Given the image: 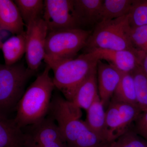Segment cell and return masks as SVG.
Segmentation results:
<instances>
[{
    "mask_svg": "<svg viewBox=\"0 0 147 147\" xmlns=\"http://www.w3.org/2000/svg\"><path fill=\"white\" fill-rule=\"evenodd\" d=\"M48 115L57 124L69 147H107L110 144L80 119L81 109L59 95L52 97Z\"/></svg>",
    "mask_w": 147,
    "mask_h": 147,
    "instance_id": "cell-1",
    "label": "cell"
},
{
    "mask_svg": "<svg viewBox=\"0 0 147 147\" xmlns=\"http://www.w3.org/2000/svg\"><path fill=\"white\" fill-rule=\"evenodd\" d=\"M46 65L44 71L25 92L17 104L14 120L21 128L32 125L46 117L49 113L52 93L55 88Z\"/></svg>",
    "mask_w": 147,
    "mask_h": 147,
    "instance_id": "cell-2",
    "label": "cell"
},
{
    "mask_svg": "<svg viewBox=\"0 0 147 147\" xmlns=\"http://www.w3.org/2000/svg\"><path fill=\"white\" fill-rule=\"evenodd\" d=\"M98 60L91 52L48 65L54 73L55 88L71 102L77 89L94 69Z\"/></svg>",
    "mask_w": 147,
    "mask_h": 147,
    "instance_id": "cell-3",
    "label": "cell"
},
{
    "mask_svg": "<svg viewBox=\"0 0 147 147\" xmlns=\"http://www.w3.org/2000/svg\"><path fill=\"white\" fill-rule=\"evenodd\" d=\"M131 28L128 15L99 22L94 27L88 39L84 48V53L96 49L137 50L130 39Z\"/></svg>",
    "mask_w": 147,
    "mask_h": 147,
    "instance_id": "cell-4",
    "label": "cell"
},
{
    "mask_svg": "<svg viewBox=\"0 0 147 147\" xmlns=\"http://www.w3.org/2000/svg\"><path fill=\"white\" fill-rule=\"evenodd\" d=\"M92 32L79 28L49 32L44 61L50 65L75 58L85 47Z\"/></svg>",
    "mask_w": 147,
    "mask_h": 147,
    "instance_id": "cell-5",
    "label": "cell"
},
{
    "mask_svg": "<svg viewBox=\"0 0 147 147\" xmlns=\"http://www.w3.org/2000/svg\"><path fill=\"white\" fill-rule=\"evenodd\" d=\"M36 71L26 67L24 63L0 65V110L5 115L16 106L23 97L29 79Z\"/></svg>",
    "mask_w": 147,
    "mask_h": 147,
    "instance_id": "cell-6",
    "label": "cell"
},
{
    "mask_svg": "<svg viewBox=\"0 0 147 147\" xmlns=\"http://www.w3.org/2000/svg\"><path fill=\"white\" fill-rule=\"evenodd\" d=\"M26 28V61L28 67L36 71L45 58V44L49 32L42 17L30 22Z\"/></svg>",
    "mask_w": 147,
    "mask_h": 147,
    "instance_id": "cell-7",
    "label": "cell"
},
{
    "mask_svg": "<svg viewBox=\"0 0 147 147\" xmlns=\"http://www.w3.org/2000/svg\"><path fill=\"white\" fill-rule=\"evenodd\" d=\"M42 18L49 32L79 28L74 13L73 0L44 1Z\"/></svg>",
    "mask_w": 147,
    "mask_h": 147,
    "instance_id": "cell-8",
    "label": "cell"
},
{
    "mask_svg": "<svg viewBox=\"0 0 147 147\" xmlns=\"http://www.w3.org/2000/svg\"><path fill=\"white\" fill-rule=\"evenodd\" d=\"M90 52L93 54L98 60L106 61L123 74L132 73L140 66L145 55V53L137 50L96 49Z\"/></svg>",
    "mask_w": 147,
    "mask_h": 147,
    "instance_id": "cell-9",
    "label": "cell"
},
{
    "mask_svg": "<svg viewBox=\"0 0 147 147\" xmlns=\"http://www.w3.org/2000/svg\"><path fill=\"white\" fill-rule=\"evenodd\" d=\"M98 88L104 107L108 106L121 79L123 73L110 64L98 60L96 66Z\"/></svg>",
    "mask_w": 147,
    "mask_h": 147,
    "instance_id": "cell-10",
    "label": "cell"
},
{
    "mask_svg": "<svg viewBox=\"0 0 147 147\" xmlns=\"http://www.w3.org/2000/svg\"><path fill=\"white\" fill-rule=\"evenodd\" d=\"M0 147H34L30 135L24 132L14 119L0 114Z\"/></svg>",
    "mask_w": 147,
    "mask_h": 147,
    "instance_id": "cell-11",
    "label": "cell"
},
{
    "mask_svg": "<svg viewBox=\"0 0 147 147\" xmlns=\"http://www.w3.org/2000/svg\"><path fill=\"white\" fill-rule=\"evenodd\" d=\"M103 1L102 0H73L74 13L79 28L94 27L100 22Z\"/></svg>",
    "mask_w": 147,
    "mask_h": 147,
    "instance_id": "cell-12",
    "label": "cell"
},
{
    "mask_svg": "<svg viewBox=\"0 0 147 147\" xmlns=\"http://www.w3.org/2000/svg\"><path fill=\"white\" fill-rule=\"evenodd\" d=\"M25 23L14 1L0 0V30L14 35L24 32Z\"/></svg>",
    "mask_w": 147,
    "mask_h": 147,
    "instance_id": "cell-13",
    "label": "cell"
},
{
    "mask_svg": "<svg viewBox=\"0 0 147 147\" xmlns=\"http://www.w3.org/2000/svg\"><path fill=\"white\" fill-rule=\"evenodd\" d=\"M98 96L96 67L79 86L70 102L87 111Z\"/></svg>",
    "mask_w": 147,
    "mask_h": 147,
    "instance_id": "cell-14",
    "label": "cell"
},
{
    "mask_svg": "<svg viewBox=\"0 0 147 147\" xmlns=\"http://www.w3.org/2000/svg\"><path fill=\"white\" fill-rule=\"evenodd\" d=\"M5 64L11 65L18 62L24 54L26 48V31L9 38L1 44Z\"/></svg>",
    "mask_w": 147,
    "mask_h": 147,
    "instance_id": "cell-15",
    "label": "cell"
},
{
    "mask_svg": "<svg viewBox=\"0 0 147 147\" xmlns=\"http://www.w3.org/2000/svg\"><path fill=\"white\" fill-rule=\"evenodd\" d=\"M104 106L99 96L87 110L86 119L85 121L89 128L98 137L108 142L105 131V112Z\"/></svg>",
    "mask_w": 147,
    "mask_h": 147,
    "instance_id": "cell-16",
    "label": "cell"
},
{
    "mask_svg": "<svg viewBox=\"0 0 147 147\" xmlns=\"http://www.w3.org/2000/svg\"><path fill=\"white\" fill-rule=\"evenodd\" d=\"M108 107L105 112V131L110 143L128 130L124 126L115 102L111 100Z\"/></svg>",
    "mask_w": 147,
    "mask_h": 147,
    "instance_id": "cell-17",
    "label": "cell"
},
{
    "mask_svg": "<svg viewBox=\"0 0 147 147\" xmlns=\"http://www.w3.org/2000/svg\"><path fill=\"white\" fill-rule=\"evenodd\" d=\"M135 0H105L102 3L100 22L111 21L128 15Z\"/></svg>",
    "mask_w": 147,
    "mask_h": 147,
    "instance_id": "cell-18",
    "label": "cell"
},
{
    "mask_svg": "<svg viewBox=\"0 0 147 147\" xmlns=\"http://www.w3.org/2000/svg\"><path fill=\"white\" fill-rule=\"evenodd\" d=\"M111 100L137 105L135 82L132 73L123 74Z\"/></svg>",
    "mask_w": 147,
    "mask_h": 147,
    "instance_id": "cell-19",
    "label": "cell"
},
{
    "mask_svg": "<svg viewBox=\"0 0 147 147\" xmlns=\"http://www.w3.org/2000/svg\"><path fill=\"white\" fill-rule=\"evenodd\" d=\"M26 27L31 21L42 17L44 1L42 0H15Z\"/></svg>",
    "mask_w": 147,
    "mask_h": 147,
    "instance_id": "cell-20",
    "label": "cell"
},
{
    "mask_svg": "<svg viewBox=\"0 0 147 147\" xmlns=\"http://www.w3.org/2000/svg\"><path fill=\"white\" fill-rule=\"evenodd\" d=\"M131 73L135 82L137 105L144 112L147 110V74L141 66Z\"/></svg>",
    "mask_w": 147,
    "mask_h": 147,
    "instance_id": "cell-21",
    "label": "cell"
},
{
    "mask_svg": "<svg viewBox=\"0 0 147 147\" xmlns=\"http://www.w3.org/2000/svg\"><path fill=\"white\" fill-rule=\"evenodd\" d=\"M115 103L124 126L127 130L131 128L142 113L138 105L111 100Z\"/></svg>",
    "mask_w": 147,
    "mask_h": 147,
    "instance_id": "cell-22",
    "label": "cell"
},
{
    "mask_svg": "<svg viewBox=\"0 0 147 147\" xmlns=\"http://www.w3.org/2000/svg\"><path fill=\"white\" fill-rule=\"evenodd\" d=\"M107 147H147V141L131 128L110 143Z\"/></svg>",
    "mask_w": 147,
    "mask_h": 147,
    "instance_id": "cell-23",
    "label": "cell"
},
{
    "mask_svg": "<svg viewBox=\"0 0 147 147\" xmlns=\"http://www.w3.org/2000/svg\"><path fill=\"white\" fill-rule=\"evenodd\" d=\"M128 16L131 27L147 25V0H135Z\"/></svg>",
    "mask_w": 147,
    "mask_h": 147,
    "instance_id": "cell-24",
    "label": "cell"
},
{
    "mask_svg": "<svg viewBox=\"0 0 147 147\" xmlns=\"http://www.w3.org/2000/svg\"><path fill=\"white\" fill-rule=\"evenodd\" d=\"M130 35L133 47L145 54L147 51V25L131 27Z\"/></svg>",
    "mask_w": 147,
    "mask_h": 147,
    "instance_id": "cell-25",
    "label": "cell"
},
{
    "mask_svg": "<svg viewBox=\"0 0 147 147\" xmlns=\"http://www.w3.org/2000/svg\"><path fill=\"white\" fill-rule=\"evenodd\" d=\"M131 128L137 134L147 141V110L141 113Z\"/></svg>",
    "mask_w": 147,
    "mask_h": 147,
    "instance_id": "cell-26",
    "label": "cell"
},
{
    "mask_svg": "<svg viewBox=\"0 0 147 147\" xmlns=\"http://www.w3.org/2000/svg\"><path fill=\"white\" fill-rule=\"evenodd\" d=\"M36 147H69L64 138L53 137L42 141Z\"/></svg>",
    "mask_w": 147,
    "mask_h": 147,
    "instance_id": "cell-27",
    "label": "cell"
},
{
    "mask_svg": "<svg viewBox=\"0 0 147 147\" xmlns=\"http://www.w3.org/2000/svg\"><path fill=\"white\" fill-rule=\"evenodd\" d=\"M141 67L143 71L147 74V51L145 53L144 58L142 59Z\"/></svg>",
    "mask_w": 147,
    "mask_h": 147,
    "instance_id": "cell-28",
    "label": "cell"
}]
</instances>
